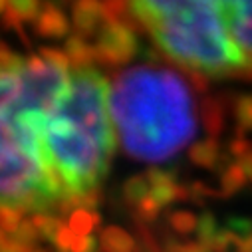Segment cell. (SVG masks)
<instances>
[{"instance_id": "obj_25", "label": "cell", "mask_w": 252, "mask_h": 252, "mask_svg": "<svg viewBox=\"0 0 252 252\" xmlns=\"http://www.w3.org/2000/svg\"><path fill=\"white\" fill-rule=\"evenodd\" d=\"M6 6H8V0H0V14H4Z\"/></svg>"}, {"instance_id": "obj_5", "label": "cell", "mask_w": 252, "mask_h": 252, "mask_svg": "<svg viewBox=\"0 0 252 252\" xmlns=\"http://www.w3.org/2000/svg\"><path fill=\"white\" fill-rule=\"evenodd\" d=\"M70 28H72V24H70L66 12L58 4H54L52 0H46L42 4V10H40L36 22H34V32L40 38L62 40V38H68Z\"/></svg>"}, {"instance_id": "obj_22", "label": "cell", "mask_w": 252, "mask_h": 252, "mask_svg": "<svg viewBox=\"0 0 252 252\" xmlns=\"http://www.w3.org/2000/svg\"><path fill=\"white\" fill-rule=\"evenodd\" d=\"M238 163L242 165V169H244V173H246L248 181L252 183V151H250L248 155H244L242 159H238Z\"/></svg>"}, {"instance_id": "obj_21", "label": "cell", "mask_w": 252, "mask_h": 252, "mask_svg": "<svg viewBox=\"0 0 252 252\" xmlns=\"http://www.w3.org/2000/svg\"><path fill=\"white\" fill-rule=\"evenodd\" d=\"M12 236H14L18 242L26 244V246H32V244H36V242L40 240V236H38V232H36V228H34V224H32L30 219H24V220L20 222V226L14 230Z\"/></svg>"}, {"instance_id": "obj_7", "label": "cell", "mask_w": 252, "mask_h": 252, "mask_svg": "<svg viewBox=\"0 0 252 252\" xmlns=\"http://www.w3.org/2000/svg\"><path fill=\"white\" fill-rule=\"evenodd\" d=\"M189 159L193 161V165H197L201 169L219 171L222 167V163L226 161V155H224V149L219 143V139L207 137V139H201L191 145V149H189Z\"/></svg>"}, {"instance_id": "obj_2", "label": "cell", "mask_w": 252, "mask_h": 252, "mask_svg": "<svg viewBox=\"0 0 252 252\" xmlns=\"http://www.w3.org/2000/svg\"><path fill=\"white\" fill-rule=\"evenodd\" d=\"M203 84L161 64L117 72L109 113L123 151L143 163H163L179 155L203 121Z\"/></svg>"}, {"instance_id": "obj_4", "label": "cell", "mask_w": 252, "mask_h": 252, "mask_svg": "<svg viewBox=\"0 0 252 252\" xmlns=\"http://www.w3.org/2000/svg\"><path fill=\"white\" fill-rule=\"evenodd\" d=\"M109 12L103 0H76L72 6V28L74 34L84 36L86 40L94 38L101 32L105 22L109 20Z\"/></svg>"}, {"instance_id": "obj_1", "label": "cell", "mask_w": 252, "mask_h": 252, "mask_svg": "<svg viewBox=\"0 0 252 252\" xmlns=\"http://www.w3.org/2000/svg\"><path fill=\"white\" fill-rule=\"evenodd\" d=\"M105 6L185 74L203 82L252 80V0H109Z\"/></svg>"}, {"instance_id": "obj_12", "label": "cell", "mask_w": 252, "mask_h": 252, "mask_svg": "<svg viewBox=\"0 0 252 252\" xmlns=\"http://www.w3.org/2000/svg\"><path fill=\"white\" fill-rule=\"evenodd\" d=\"M232 117L236 121V133H252V94H240L230 105Z\"/></svg>"}, {"instance_id": "obj_24", "label": "cell", "mask_w": 252, "mask_h": 252, "mask_svg": "<svg viewBox=\"0 0 252 252\" xmlns=\"http://www.w3.org/2000/svg\"><path fill=\"white\" fill-rule=\"evenodd\" d=\"M54 4H58L60 8H64V6H74V2L76 0H52Z\"/></svg>"}, {"instance_id": "obj_18", "label": "cell", "mask_w": 252, "mask_h": 252, "mask_svg": "<svg viewBox=\"0 0 252 252\" xmlns=\"http://www.w3.org/2000/svg\"><path fill=\"white\" fill-rule=\"evenodd\" d=\"M24 220V213L16 209H0V228L8 234H14V230Z\"/></svg>"}, {"instance_id": "obj_17", "label": "cell", "mask_w": 252, "mask_h": 252, "mask_svg": "<svg viewBox=\"0 0 252 252\" xmlns=\"http://www.w3.org/2000/svg\"><path fill=\"white\" fill-rule=\"evenodd\" d=\"M220 230V226H219V222H217V219H215V215H211V213H203L201 217H199V226H197V240L203 244V246H207L213 238H215V234Z\"/></svg>"}, {"instance_id": "obj_13", "label": "cell", "mask_w": 252, "mask_h": 252, "mask_svg": "<svg viewBox=\"0 0 252 252\" xmlns=\"http://www.w3.org/2000/svg\"><path fill=\"white\" fill-rule=\"evenodd\" d=\"M149 193H151V185H149L145 173L133 175L131 179L125 181V185H123V197H125V201H127L133 209H135L137 205H141V201H143Z\"/></svg>"}, {"instance_id": "obj_10", "label": "cell", "mask_w": 252, "mask_h": 252, "mask_svg": "<svg viewBox=\"0 0 252 252\" xmlns=\"http://www.w3.org/2000/svg\"><path fill=\"white\" fill-rule=\"evenodd\" d=\"M97 240L103 252H137V240L121 226H105Z\"/></svg>"}, {"instance_id": "obj_23", "label": "cell", "mask_w": 252, "mask_h": 252, "mask_svg": "<svg viewBox=\"0 0 252 252\" xmlns=\"http://www.w3.org/2000/svg\"><path fill=\"white\" fill-rule=\"evenodd\" d=\"M236 250L238 252H252V236L250 238H244V240H238Z\"/></svg>"}, {"instance_id": "obj_20", "label": "cell", "mask_w": 252, "mask_h": 252, "mask_svg": "<svg viewBox=\"0 0 252 252\" xmlns=\"http://www.w3.org/2000/svg\"><path fill=\"white\" fill-rule=\"evenodd\" d=\"M145 177L149 181L151 187H159V185H169V183H177V175L171 169H163V167H149L145 171Z\"/></svg>"}, {"instance_id": "obj_8", "label": "cell", "mask_w": 252, "mask_h": 252, "mask_svg": "<svg viewBox=\"0 0 252 252\" xmlns=\"http://www.w3.org/2000/svg\"><path fill=\"white\" fill-rule=\"evenodd\" d=\"M226 115H228V103L224 97H205L203 99V125L211 137H219L226 127Z\"/></svg>"}, {"instance_id": "obj_3", "label": "cell", "mask_w": 252, "mask_h": 252, "mask_svg": "<svg viewBox=\"0 0 252 252\" xmlns=\"http://www.w3.org/2000/svg\"><path fill=\"white\" fill-rule=\"evenodd\" d=\"M94 52L95 62L103 68H119L129 64L139 52L137 30L123 20L109 18L95 36Z\"/></svg>"}, {"instance_id": "obj_9", "label": "cell", "mask_w": 252, "mask_h": 252, "mask_svg": "<svg viewBox=\"0 0 252 252\" xmlns=\"http://www.w3.org/2000/svg\"><path fill=\"white\" fill-rule=\"evenodd\" d=\"M219 181H220V195L222 197H234L250 183L242 165L238 161H224L219 169Z\"/></svg>"}, {"instance_id": "obj_16", "label": "cell", "mask_w": 252, "mask_h": 252, "mask_svg": "<svg viewBox=\"0 0 252 252\" xmlns=\"http://www.w3.org/2000/svg\"><path fill=\"white\" fill-rule=\"evenodd\" d=\"M167 222H169L171 230L181 234V236L197 232V226H199V219L191 211H173L167 217Z\"/></svg>"}, {"instance_id": "obj_14", "label": "cell", "mask_w": 252, "mask_h": 252, "mask_svg": "<svg viewBox=\"0 0 252 252\" xmlns=\"http://www.w3.org/2000/svg\"><path fill=\"white\" fill-rule=\"evenodd\" d=\"M30 220H32V224H34V228H36V232H38V236H40L42 240H52V242H56L60 230L64 228V224H62L60 219H56V217H52V215H48V213L32 215Z\"/></svg>"}, {"instance_id": "obj_11", "label": "cell", "mask_w": 252, "mask_h": 252, "mask_svg": "<svg viewBox=\"0 0 252 252\" xmlns=\"http://www.w3.org/2000/svg\"><path fill=\"white\" fill-rule=\"evenodd\" d=\"M64 52L68 54V58L72 62V68H88V66H94V62H95L94 44H90L80 34H70L66 38Z\"/></svg>"}, {"instance_id": "obj_6", "label": "cell", "mask_w": 252, "mask_h": 252, "mask_svg": "<svg viewBox=\"0 0 252 252\" xmlns=\"http://www.w3.org/2000/svg\"><path fill=\"white\" fill-rule=\"evenodd\" d=\"M42 0H8V6L2 14V26L14 32H20L24 38V24H34L40 10Z\"/></svg>"}, {"instance_id": "obj_26", "label": "cell", "mask_w": 252, "mask_h": 252, "mask_svg": "<svg viewBox=\"0 0 252 252\" xmlns=\"http://www.w3.org/2000/svg\"><path fill=\"white\" fill-rule=\"evenodd\" d=\"M36 252H44V250H36Z\"/></svg>"}, {"instance_id": "obj_15", "label": "cell", "mask_w": 252, "mask_h": 252, "mask_svg": "<svg viewBox=\"0 0 252 252\" xmlns=\"http://www.w3.org/2000/svg\"><path fill=\"white\" fill-rule=\"evenodd\" d=\"M99 224V217L88 209H76L72 215H70V220H68V226L80 234V236H90L92 230Z\"/></svg>"}, {"instance_id": "obj_19", "label": "cell", "mask_w": 252, "mask_h": 252, "mask_svg": "<svg viewBox=\"0 0 252 252\" xmlns=\"http://www.w3.org/2000/svg\"><path fill=\"white\" fill-rule=\"evenodd\" d=\"M226 228H228L238 240L250 238V236H252V219H246V217H230V219L226 220Z\"/></svg>"}]
</instances>
